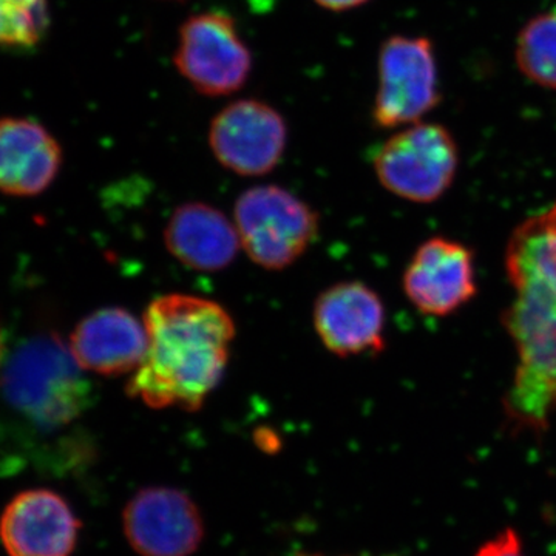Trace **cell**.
<instances>
[{"label":"cell","instance_id":"1","mask_svg":"<svg viewBox=\"0 0 556 556\" xmlns=\"http://www.w3.org/2000/svg\"><path fill=\"white\" fill-rule=\"evenodd\" d=\"M142 321L148 353L127 394L150 408L199 412L228 367L233 318L214 300L169 294L153 300Z\"/></svg>","mask_w":556,"mask_h":556},{"label":"cell","instance_id":"2","mask_svg":"<svg viewBox=\"0 0 556 556\" xmlns=\"http://www.w3.org/2000/svg\"><path fill=\"white\" fill-rule=\"evenodd\" d=\"M0 399L25 431L53 434L80 419L93 391L58 336H35L14 348L3 362Z\"/></svg>","mask_w":556,"mask_h":556},{"label":"cell","instance_id":"3","mask_svg":"<svg viewBox=\"0 0 556 556\" xmlns=\"http://www.w3.org/2000/svg\"><path fill=\"white\" fill-rule=\"evenodd\" d=\"M503 325L518 353L504 413L514 430L544 433L556 413V309L517 294Z\"/></svg>","mask_w":556,"mask_h":556},{"label":"cell","instance_id":"4","mask_svg":"<svg viewBox=\"0 0 556 556\" xmlns=\"http://www.w3.org/2000/svg\"><path fill=\"white\" fill-rule=\"evenodd\" d=\"M236 228L249 258L266 270H283L318 239L320 218L306 201L280 186L244 190L236 203Z\"/></svg>","mask_w":556,"mask_h":556},{"label":"cell","instance_id":"5","mask_svg":"<svg viewBox=\"0 0 556 556\" xmlns=\"http://www.w3.org/2000/svg\"><path fill=\"white\" fill-rule=\"evenodd\" d=\"M372 164L388 192L413 203L428 204L452 188L459 152L447 127L416 123L387 139Z\"/></svg>","mask_w":556,"mask_h":556},{"label":"cell","instance_id":"6","mask_svg":"<svg viewBox=\"0 0 556 556\" xmlns=\"http://www.w3.org/2000/svg\"><path fill=\"white\" fill-rule=\"evenodd\" d=\"M175 65L206 97H226L247 84L252 56L236 22L225 13L195 14L179 28Z\"/></svg>","mask_w":556,"mask_h":556},{"label":"cell","instance_id":"7","mask_svg":"<svg viewBox=\"0 0 556 556\" xmlns=\"http://www.w3.org/2000/svg\"><path fill=\"white\" fill-rule=\"evenodd\" d=\"M441 102L433 43L393 36L379 53V89L372 121L380 129L419 123Z\"/></svg>","mask_w":556,"mask_h":556},{"label":"cell","instance_id":"8","mask_svg":"<svg viewBox=\"0 0 556 556\" xmlns=\"http://www.w3.org/2000/svg\"><path fill=\"white\" fill-rule=\"evenodd\" d=\"M208 144L225 169L241 177H262L283 159L287 121L266 102H230L212 121Z\"/></svg>","mask_w":556,"mask_h":556},{"label":"cell","instance_id":"9","mask_svg":"<svg viewBox=\"0 0 556 556\" xmlns=\"http://www.w3.org/2000/svg\"><path fill=\"white\" fill-rule=\"evenodd\" d=\"M124 533L139 556H190L204 538L192 497L172 486H146L127 503Z\"/></svg>","mask_w":556,"mask_h":556},{"label":"cell","instance_id":"10","mask_svg":"<svg viewBox=\"0 0 556 556\" xmlns=\"http://www.w3.org/2000/svg\"><path fill=\"white\" fill-rule=\"evenodd\" d=\"M313 318L318 339L334 356H378L386 350V306L362 281L325 289L314 303Z\"/></svg>","mask_w":556,"mask_h":556},{"label":"cell","instance_id":"11","mask_svg":"<svg viewBox=\"0 0 556 556\" xmlns=\"http://www.w3.org/2000/svg\"><path fill=\"white\" fill-rule=\"evenodd\" d=\"M477 289L473 252L445 237L424 241L404 274L405 295L427 316L456 313L477 295Z\"/></svg>","mask_w":556,"mask_h":556},{"label":"cell","instance_id":"12","mask_svg":"<svg viewBox=\"0 0 556 556\" xmlns=\"http://www.w3.org/2000/svg\"><path fill=\"white\" fill-rule=\"evenodd\" d=\"M79 530L67 501L49 489L25 490L0 517V540L10 556H72Z\"/></svg>","mask_w":556,"mask_h":556},{"label":"cell","instance_id":"13","mask_svg":"<svg viewBox=\"0 0 556 556\" xmlns=\"http://www.w3.org/2000/svg\"><path fill=\"white\" fill-rule=\"evenodd\" d=\"M144 321L129 309L110 306L93 311L76 325L70 353L84 371L104 378L134 375L148 353Z\"/></svg>","mask_w":556,"mask_h":556},{"label":"cell","instance_id":"14","mask_svg":"<svg viewBox=\"0 0 556 556\" xmlns=\"http://www.w3.org/2000/svg\"><path fill=\"white\" fill-rule=\"evenodd\" d=\"M62 149L46 127L27 118L0 119V192L36 197L60 175Z\"/></svg>","mask_w":556,"mask_h":556},{"label":"cell","instance_id":"15","mask_svg":"<svg viewBox=\"0 0 556 556\" xmlns=\"http://www.w3.org/2000/svg\"><path fill=\"white\" fill-rule=\"evenodd\" d=\"M164 243L181 265L197 273L229 268L241 248L239 232L228 217L200 201L175 208L164 229Z\"/></svg>","mask_w":556,"mask_h":556},{"label":"cell","instance_id":"16","mask_svg":"<svg viewBox=\"0 0 556 556\" xmlns=\"http://www.w3.org/2000/svg\"><path fill=\"white\" fill-rule=\"evenodd\" d=\"M506 270L518 295L556 309V201L511 232Z\"/></svg>","mask_w":556,"mask_h":556},{"label":"cell","instance_id":"17","mask_svg":"<svg viewBox=\"0 0 556 556\" xmlns=\"http://www.w3.org/2000/svg\"><path fill=\"white\" fill-rule=\"evenodd\" d=\"M517 62L526 78L556 90V7L527 22L518 36Z\"/></svg>","mask_w":556,"mask_h":556},{"label":"cell","instance_id":"18","mask_svg":"<svg viewBox=\"0 0 556 556\" xmlns=\"http://www.w3.org/2000/svg\"><path fill=\"white\" fill-rule=\"evenodd\" d=\"M49 25L47 0H0V46L35 47Z\"/></svg>","mask_w":556,"mask_h":556},{"label":"cell","instance_id":"19","mask_svg":"<svg viewBox=\"0 0 556 556\" xmlns=\"http://www.w3.org/2000/svg\"><path fill=\"white\" fill-rule=\"evenodd\" d=\"M475 556H526L525 548H522L521 538H519L517 530L504 529L503 532L497 533L492 540L482 544Z\"/></svg>","mask_w":556,"mask_h":556},{"label":"cell","instance_id":"20","mask_svg":"<svg viewBox=\"0 0 556 556\" xmlns=\"http://www.w3.org/2000/svg\"><path fill=\"white\" fill-rule=\"evenodd\" d=\"M314 2L325 10L346 11L357 9V7L364 5V3L369 2V0H314Z\"/></svg>","mask_w":556,"mask_h":556},{"label":"cell","instance_id":"21","mask_svg":"<svg viewBox=\"0 0 556 556\" xmlns=\"http://www.w3.org/2000/svg\"><path fill=\"white\" fill-rule=\"evenodd\" d=\"M299 556H317V555H299Z\"/></svg>","mask_w":556,"mask_h":556}]
</instances>
